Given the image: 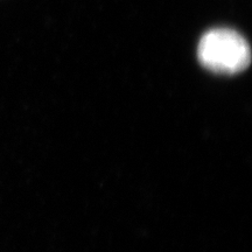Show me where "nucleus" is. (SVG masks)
<instances>
[{
	"label": "nucleus",
	"mask_w": 252,
	"mask_h": 252,
	"mask_svg": "<svg viewBox=\"0 0 252 252\" xmlns=\"http://www.w3.org/2000/svg\"><path fill=\"white\" fill-rule=\"evenodd\" d=\"M197 59L208 70L235 75L249 68L251 48L237 31L228 27L212 28L198 41Z\"/></svg>",
	"instance_id": "1"
}]
</instances>
